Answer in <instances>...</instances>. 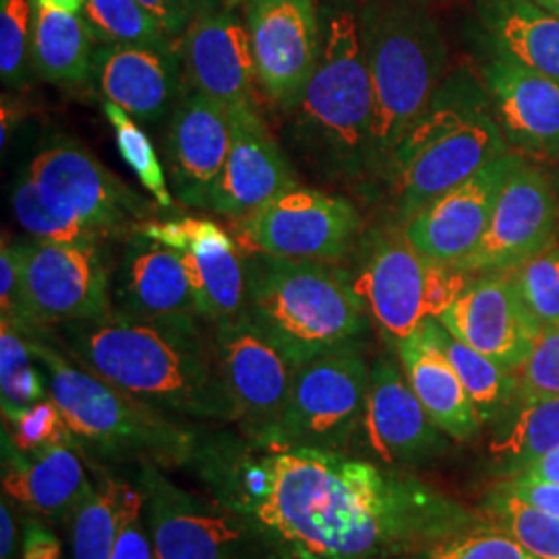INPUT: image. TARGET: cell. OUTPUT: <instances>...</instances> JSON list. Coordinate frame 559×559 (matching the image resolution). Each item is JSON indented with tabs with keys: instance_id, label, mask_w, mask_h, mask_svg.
Listing matches in <instances>:
<instances>
[{
	"instance_id": "cell-1",
	"label": "cell",
	"mask_w": 559,
	"mask_h": 559,
	"mask_svg": "<svg viewBox=\"0 0 559 559\" xmlns=\"http://www.w3.org/2000/svg\"><path fill=\"white\" fill-rule=\"evenodd\" d=\"M270 493L251 519L297 559H413L489 524L454 496L415 477L334 450H265Z\"/></svg>"
},
{
	"instance_id": "cell-2",
	"label": "cell",
	"mask_w": 559,
	"mask_h": 559,
	"mask_svg": "<svg viewBox=\"0 0 559 559\" xmlns=\"http://www.w3.org/2000/svg\"><path fill=\"white\" fill-rule=\"evenodd\" d=\"M48 332L81 367L175 419L237 423L214 328L200 316L140 320L110 311Z\"/></svg>"
},
{
	"instance_id": "cell-3",
	"label": "cell",
	"mask_w": 559,
	"mask_h": 559,
	"mask_svg": "<svg viewBox=\"0 0 559 559\" xmlns=\"http://www.w3.org/2000/svg\"><path fill=\"white\" fill-rule=\"evenodd\" d=\"M318 67L286 110V152L323 185L359 182L373 160V90L359 9L330 2L320 13Z\"/></svg>"
},
{
	"instance_id": "cell-4",
	"label": "cell",
	"mask_w": 559,
	"mask_h": 559,
	"mask_svg": "<svg viewBox=\"0 0 559 559\" xmlns=\"http://www.w3.org/2000/svg\"><path fill=\"white\" fill-rule=\"evenodd\" d=\"M27 342L83 459L102 466L154 464L162 471L191 466L203 425L175 419L102 380L71 359L48 330Z\"/></svg>"
},
{
	"instance_id": "cell-5",
	"label": "cell",
	"mask_w": 559,
	"mask_h": 559,
	"mask_svg": "<svg viewBox=\"0 0 559 559\" xmlns=\"http://www.w3.org/2000/svg\"><path fill=\"white\" fill-rule=\"evenodd\" d=\"M245 316L297 367L350 342H362L371 318L340 263L286 260L245 251Z\"/></svg>"
},
{
	"instance_id": "cell-6",
	"label": "cell",
	"mask_w": 559,
	"mask_h": 559,
	"mask_svg": "<svg viewBox=\"0 0 559 559\" xmlns=\"http://www.w3.org/2000/svg\"><path fill=\"white\" fill-rule=\"evenodd\" d=\"M359 23L373 90L371 175L383 177L440 90L448 48L425 0H362Z\"/></svg>"
},
{
	"instance_id": "cell-7",
	"label": "cell",
	"mask_w": 559,
	"mask_h": 559,
	"mask_svg": "<svg viewBox=\"0 0 559 559\" xmlns=\"http://www.w3.org/2000/svg\"><path fill=\"white\" fill-rule=\"evenodd\" d=\"M506 154L501 127L473 78L460 71L441 81L429 108L400 141L383 173L400 221L413 218L429 201Z\"/></svg>"
},
{
	"instance_id": "cell-8",
	"label": "cell",
	"mask_w": 559,
	"mask_h": 559,
	"mask_svg": "<svg viewBox=\"0 0 559 559\" xmlns=\"http://www.w3.org/2000/svg\"><path fill=\"white\" fill-rule=\"evenodd\" d=\"M138 485L158 559H297L258 520L180 487L154 464L140 466Z\"/></svg>"
},
{
	"instance_id": "cell-9",
	"label": "cell",
	"mask_w": 559,
	"mask_h": 559,
	"mask_svg": "<svg viewBox=\"0 0 559 559\" xmlns=\"http://www.w3.org/2000/svg\"><path fill=\"white\" fill-rule=\"evenodd\" d=\"M371 365L362 342H350L300 365L278 423L263 450L350 452L360 431Z\"/></svg>"
},
{
	"instance_id": "cell-10",
	"label": "cell",
	"mask_w": 559,
	"mask_h": 559,
	"mask_svg": "<svg viewBox=\"0 0 559 559\" xmlns=\"http://www.w3.org/2000/svg\"><path fill=\"white\" fill-rule=\"evenodd\" d=\"M353 280L369 318L396 350L423 321L440 318L473 278L456 265L425 258L402 228L369 239Z\"/></svg>"
},
{
	"instance_id": "cell-11",
	"label": "cell",
	"mask_w": 559,
	"mask_h": 559,
	"mask_svg": "<svg viewBox=\"0 0 559 559\" xmlns=\"http://www.w3.org/2000/svg\"><path fill=\"white\" fill-rule=\"evenodd\" d=\"M21 282L29 334L112 311V267L100 242L21 240Z\"/></svg>"
},
{
	"instance_id": "cell-12",
	"label": "cell",
	"mask_w": 559,
	"mask_h": 559,
	"mask_svg": "<svg viewBox=\"0 0 559 559\" xmlns=\"http://www.w3.org/2000/svg\"><path fill=\"white\" fill-rule=\"evenodd\" d=\"M27 175L55 210L124 239L156 214L158 203L133 191L80 143L57 140L34 156Z\"/></svg>"
},
{
	"instance_id": "cell-13",
	"label": "cell",
	"mask_w": 559,
	"mask_h": 559,
	"mask_svg": "<svg viewBox=\"0 0 559 559\" xmlns=\"http://www.w3.org/2000/svg\"><path fill=\"white\" fill-rule=\"evenodd\" d=\"M359 210L344 195L293 185L240 221L242 239L286 260L340 263L359 240Z\"/></svg>"
},
{
	"instance_id": "cell-14",
	"label": "cell",
	"mask_w": 559,
	"mask_h": 559,
	"mask_svg": "<svg viewBox=\"0 0 559 559\" xmlns=\"http://www.w3.org/2000/svg\"><path fill=\"white\" fill-rule=\"evenodd\" d=\"M450 441L408 385L399 357L373 360L359 436L348 454L413 473L443 459Z\"/></svg>"
},
{
	"instance_id": "cell-15",
	"label": "cell",
	"mask_w": 559,
	"mask_h": 559,
	"mask_svg": "<svg viewBox=\"0 0 559 559\" xmlns=\"http://www.w3.org/2000/svg\"><path fill=\"white\" fill-rule=\"evenodd\" d=\"M242 7L261 92L286 112L320 60L318 0H242Z\"/></svg>"
},
{
	"instance_id": "cell-16",
	"label": "cell",
	"mask_w": 559,
	"mask_h": 559,
	"mask_svg": "<svg viewBox=\"0 0 559 559\" xmlns=\"http://www.w3.org/2000/svg\"><path fill=\"white\" fill-rule=\"evenodd\" d=\"M214 328L224 381L237 408L240 436L260 443L278 423L297 365L245 313Z\"/></svg>"
},
{
	"instance_id": "cell-17",
	"label": "cell",
	"mask_w": 559,
	"mask_h": 559,
	"mask_svg": "<svg viewBox=\"0 0 559 559\" xmlns=\"http://www.w3.org/2000/svg\"><path fill=\"white\" fill-rule=\"evenodd\" d=\"M558 222L554 182L516 158L501 187L485 237L460 270L468 274L508 272L554 247Z\"/></svg>"
},
{
	"instance_id": "cell-18",
	"label": "cell",
	"mask_w": 559,
	"mask_h": 559,
	"mask_svg": "<svg viewBox=\"0 0 559 559\" xmlns=\"http://www.w3.org/2000/svg\"><path fill=\"white\" fill-rule=\"evenodd\" d=\"M138 230L182 255L201 320L216 325L245 313V255L221 224L207 218H177L145 222Z\"/></svg>"
},
{
	"instance_id": "cell-19",
	"label": "cell",
	"mask_w": 559,
	"mask_h": 559,
	"mask_svg": "<svg viewBox=\"0 0 559 559\" xmlns=\"http://www.w3.org/2000/svg\"><path fill=\"white\" fill-rule=\"evenodd\" d=\"M228 150V110L187 83L164 135V170L180 205L210 210Z\"/></svg>"
},
{
	"instance_id": "cell-20",
	"label": "cell",
	"mask_w": 559,
	"mask_h": 559,
	"mask_svg": "<svg viewBox=\"0 0 559 559\" xmlns=\"http://www.w3.org/2000/svg\"><path fill=\"white\" fill-rule=\"evenodd\" d=\"M226 110L230 120V150L207 212L240 222L299 180L286 150L274 140L255 100L240 102Z\"/></svg>"
},
{
	"instance_id": "cell-21",
	"label": "cell",
	"mask_w": 559,
	"mask_h": 559,
	"mask_svg": "<svg viewBox=\"0 0 559 559\" xmlns=\"http://www.w3.org/2000/svg\"><path fill=\"white\" fill-rule=\"evenodd\" d=\"M438 320L454 338L514 373L528 360L540 336L537 321L506 272L471 280Z\"/></svg>"
},
{
	"instance_id": "cell-22",
	"label": "cell",
	"mask_w": 559,
	"mask_h": 559,
	"mask_svg": "<svg viewBox=\"0 0 559 559\" xmlns=\"http://www.w3.org/2000/svg\"><path fill=\"white\" fill-rule=\"evenodd\" d=\"M514 156L506 154L475 177L429 201L404 222V235L429 260L460 267L485 237Z\"/></svg>"
},
{
	"instance_id": "cell-23",
	"label": "cell",
	"mask_w": 559,
	"mask_h": 559,
	"mask_svg": "<svg viewBox=\"0 0 559 559\" xmlns=\"http://www.w3.org/2000/svg\"><path fill=\"white\" fill-rule=\"evenodd\" d=\"M92 75L98 81L104 100L119 104L145 124L170 119L187 87L180 44L168 50L96 44Z\"/></svg>"
},
{
	"instance_id": "cell-24",
	"label": "cell",
	"mask_w": 559,
	"mask_h": 559,
	"mask_svg": "<svg viewBox=\"0 0 559 559\" xmlns=\"http://www.w3.org/2000/svg\"><path fill=\"white\" fill-rule=\"evenodd\" d=\"M179 44L185 78L193 90L224 108L253 102L258 71L247 23L235 7L195 17Z\"/></svg>"
},
{
	"instance_id": "cell-25",
	"label": "cell",
	"mask_w": 559,
	"mask_h": 559,
	"mask_svg": "<svg viewBox=\"0 0 559 559\" xmlns=\"http://www.w3.org/2000/svg\"><path fill=\"white\" fill-rule=\"evenodd\" d=\"M124 240L110 278L112 311L140 320L200 316L179 251L140 230H133Z\"/></svg>"
},
{
	"instance_id": "cell-26",
	"label": "cell",
	"mask_w": 559,
	"mask_h": 559,
	"mask_svg": "<svg viewBox=\"0 0 559 559\" xmlns=\"http://www.w3.org/2000/svg\"><path fill=\"white\" fill-rule=\"evenodd\" d=\"M94 489L83 454L75 443H62L38 456H23L2 436V496L25 516L69 522Z\"/></svg>"
},
{
	"instance_id": "cell-27",
	"label": "cell",
	"mask_w": 559,
	"mask_h": 559,
	"mask_svg": "<svg viewBox=\"0 0 559 559\" xmlns=\"http://www.w3.org/2000/svg\"><path fill=\"white\" fill-rule=\"evenodd\" d=\"M483 81L506 141L522 152L556 156L559 81L503 59L485 64Z\"/></svg>"
},
{
	"instance_id": "cell-28",
	"label": "cell",
	"mask_w": 559,
	"mask_h": 559,
	"mask_svg": "<svg viewBox=\"0 0 559 559\" xmlns=\"http://www.w3.org/2000/svg\"><path fill=\"white\" fill-rule=\"evenodd\" d=\"M429 320L423 321L408 338L399 342L400 367L423 408L441 431L454 441L473 440L479 436L483 420L433 336Z\"/></svg>"
},
{
	"instance_id": "cell-29",
	"label": "cell",
	"mask_w": 559,
	"mask_h": 559,
	"mask_svg": "<svg viewBox=\"0 0 559 559\" xmlns=\"http://www.w3.org/2000/svg\"><path fill=\"white\" fill-rule=\"evenodd\" d=\"M479 17L498 59L559 81V15L533 0H480Z\"/></svg>"
},
{
	"instance_id": "cell-30",
	"label": "cell",
	"mask_w": 559,
	"mask_h": 559,
	"mask_svg": "<svg viewBox=\"0 0 559 559\" xmlns=\"http://www.w3.org/2000/svg\"><path fill=\"white\" fill-rule=\"evenodd\" d=\"M34 2L32 60L36 71L57 85H81L92 78L96 38L83 17L69 9Z\"/></svg>"
},
{
	"instance_id": "cell-31",
	"label": "cell",
	"mask_w": 559,
	"mask_h": 559,
	"mask_svg": "<svg viewBox=\"0 0 559 559\" xmlns=\"http://www.w3.org/2000/svg\"><path fill=\"white\" fill-rule=\"evenodd\" d=\"M429 321L433 336L448 360L452 362L454 371L459 373L460 381L466 394L473 400L483 425L503 419L512 402L520 399L519 376L501 367L500 362L485 357L473 346L464 344L462 340L454 338L438 318H431Z\"/></svg>"
},
{
	"instance_id": "cell-32",
	"label": "cell",
	"mask_w": 559,
	"mask_h": 559,
	"mask_svg": "<svg viewBox=\"0 0 559 559\" xmlns=\"http://www.w3.org/2000/svg\"><path fill=\"white\" fill-rule=\"evenodd\" d=\"M94 471L92 493L69 520L71 559H110L119 537L131 480L119 479L102 464H94Z\"/></svg>"
},
{
	"instance_id": "cell-33",
	"label": "cell",
	"mask_w": 559,
	"mask_h": 559,
	"mask_svg": "<svg viewBox=\"0 0 559 559\" xmlns=\"http://www.w3.org/2000/svg\"><path fill=\"white\" fill-rule=\"evenodd\" d=\"M559 445V396L520 400L519 413L491 440L489 454L512 477L533 460Z\"/></svg>"
},
{
	"instance_id": "cell-34",
	"label": "cell",
	"mask_w": 559,
	"mask_h": 559,
	"mask_svg": "<svg viewBox=\"0 0 559 559\" xmlns=\"http://www.w3.org/2000/svg\"><path fill=\"white\" fill-rule=\"evenodd\" d=\"M83 17L87 21L96 44L177 48L175 40L138 0H85Z\"/></svg>"
},
{
	"instance_id": "cell-35",
	"label": "cell",
	"mask_w": 559,
	"mask_h": 559,
	"mask_svg": "<svg viewBox=\"0 0 559 559\" xmlns=\"http://www.w3.org/2000/svg\"><path fill=\"white\" fill-rule=\"evenodd\" d=\"M483 519L506 531L539 559H559V519L491 485L480 501Z\"/></svg>"
},
{
	"instance_id": "cell-36",
	"label": "cell",
	"mask_w": 559,
	"mask_h": 559,
	"mask_svg": "<svg viewBox=\"0 0 559 559\" xmlns=\"http://www.w3.org/2000/svg\"><path fill=\"white\" fill-rule=\"evenodd\" d=\"M0 392L2 413H13L48 399V380L32 355L27 336L13 323L0 320Z\"/></svg>"
},
{
	"instance_id": "cell-37",
	"label": "cell",
	"mask_w": 559,
	"mask_h": 559,
	"mask_svg": "<svg viewBox=\"0 0 559 559\" xmlns=\"http://www.w3.org/2000/svg\"><path fill=\"white\" fill-rule=\"evenodd\" d=\"M102 112L115 131V140L122 160L133 170L141 187L158 203L160 210H173L175 198L166 179L164 162L160 160L147 133L141 129L140 122L115 102H102Z\"/></svg>"
},
{
	"instance_id": "cell-38",
	"label": "cell",
	"mask_w": 559,
	"mask_h": 559,
	"mask_svg": "<svg viewBox=\"0 0 559 559\" xmlns=\"http://www.w3.org/2000/svg\"><path fill=\"white\" fill-rule=\"evenodd\" d=\"M11 201L15 218L20 222L21 228L29 233L32 239L48 242H108V239L90 224L55 210L44 200L38 185L27 173H23L15 182Z\"/></svg>"
},
{
	"instance_id": "cell-39",
	"label": "cell",
	"mask_w": 559,
	"mask_h": 559,
	"mask_svg": "<svg viewBox=\"0 0 559 559\" xmlns=\"http://www.w3.org/2000/svg\"><path fill=\"white\" fill-rule=\"evenodd\" d=\"M506 274L540 332L559 330V247L545 249Z\"/></svg>"
},
{
	"instance_id": "cell-40",
	"label": "cell",
	"mask_w": 559,
	"mask_h": 559,
	"mask_svg": "<svg viewBox=\"0 0 559 559\" xmlns=\"http://www.w3.org/2000/svg\"><path fill=\"white\" fill-rule=\"evenodd\" d=\"M2 436L27 459L62 443H75L59 404L50 396L34 406L2 413Z\"/></svg>"
},
{
	"instance_id": "cell-41",
	"label": "cell",
	"mask_w": 559,
	"mask_h": 559,
	"mask_svg": "<svg viewBox=\"0 0 559 559\" xmlns=\"http://www.w3.org/2000/svg\"><path fill=\"white\" fill-rule=\"evenodd\" d=\"M34 34L32 0H0V80L4 87L25 83Z\"/></svg>"
},
{
	"instance_id": "cell-42",
	"label": "cell",
	"mask_w": 559,
	"mask_h": 559,
	"mask_svg": "<svg viewBox=\"0 0 559 559\" xmlns=\"http://www.w3.org/2000/svg\"><path fill=\"white\" fill-rule=\"evenodd\" d=\"M413 559H539L506 531L491 524L440 540Z\"/></svg>"
},
{
	"instance_id": "cell-43",
	"label": "cell",
	"mask_w": 559,
	"mask_h": 559,
	"mask_svg": "<svg viewBox=\"0 0 559 559\" xmlns=\"http://www.w3.org/2000/svg\"><path fill=\"white\" fill-rule=\"evenodd\" d=\"M520 400L559 396V330L540 332L519 373Z\"/></svg>"
},
{
	"instance_id": "cell-44",
	"label": "cell",
	"mask_w": 559,
	"mask_h": 559,
	"mask_svg": "<svg viewBox=\"0 0 559 559\" xmlns=\"http://www.w3.org/2000/svg\"><path fill=\"white\" fill-rule=\"evenodd\" d=\"M110 559H156L154 540L145 519V500L138 483H131L127 491L119 537Z\"/></svg>"
},
{
	"instance_id": "cell-45",
	"label": "cell",
	"mask_w": 559,
	"mask_h": 559,
	"mask_svg": "<svg viewBox=\"0 0 559 559\" xmlns=\"http://www.w3.org/2000/svg\"><path fill=\"white\" fill-rule=\"evenodd\" d=\"M0 320L13 323L25 336L29 334V321L23 302L20 247L2 235L0 242Z\"/></svg>"
},
{
	"instance_id": "cell-46",
	"label": "cell",
	"mask_w": 559,
	"mask_h": 559,
	"mask_svg": "<svg viewBox=\"0 0 559 559\" xmlns=\"http://www.w3.org/2000/svg\"><path fill=\"white\" fill-rule=\"evenodd\" d=\"M500 489L508 491L510 496L537 508L540 512H547L559 519V485L547 480L522 479V477H508L496 483Z\"/></svg>"
},
{
	"instance_id": "cell-47",
	"label": "cell",
	"mask_w": 559,
	"mask_h": 559,
	"mask_svg": "<svg viewBox=\"0 0 559 559\" xmlns=\"http://www.w3.org/2000/svg\"><path fill=\"white\" fill-rule=\"evenodd\" d=\"M21 559H62V543L46 520H23Z\"/></svg>"
},
{
	"instance_id": "cell-48",
	"label": "cell",
	"mask_w": 559,
	"mask_h": 559,
	"mask_svg": "<svg viewBox=\"0 0 559 559\" xmlns=\"http://www.w3.org/2000/svg\"><path fill=\"white\" fill-rule=\"evenodd\" d=\"M143 4L156 20L160 21L164 29L175 38L180 40L189 25L193 23L191 11L180 2V0H138Z\"/></svg>"
},
{
	"instance_id": "cell-49",
	"label": "cell",
	"mask_w": 559,
	"mask_h": 559,
	"mask_svg": "<svg viewBox=\"0 0 559 559\" xmlns=\"http://www.w3.org/2000/svg\"><path fill=\"white\" fill-rule=\"evenodd\" d=\"M15 506L2 496L0 501V559H21V539Z\"/></svg>"
},
{
	"instance_id": "cell-50",
	"label": "cell",
	"mask_w": 559,
	"mask_h": 559,
	"mask_svg": "<svg viewBox=\"0 0 559 559\" xmlns=\"http://www.w3.org/2000/svg\"><path fill=\"white\" fill-rule=\"evenodd\" d=\"M512 477H522V479L547 480V483H558L559 485V445L549 450L531 464H526L522 471Z\"/></svg>"
},
{
	"instance_id": "cell-51",
	"label": "cell",
	"mask_w": 559,
	"mask_h": 559,
	"mask_svg": "<svg viewBox=\"0 0 559 559\" xmlns=\"http://www.w3.org/2000/svg\"><path fill=\"white\" fill-rule=\"evenodd\" d=\"M17 104L11 100L7 94L2 96V110H0V145L4 147L7 145V141H9V135H11V131L17 127Z\"/></svg>"
},
{
	"instance_id": "cell-52",
	"label": "cell",
	"mask_w": 559,
	"mask_h": 559,
	"mask_svg": "<svg viewBox=\"0 0 559 559\" xmlns=\"http://www.w3.org/2000/svg\"><path fill=\"white\" fill-rule=\"evenodd\" d=\"M193 17H200V15H207V13H218L222 9H228V7H239L237 0H180Z\"/></svg>"
},
{
	"instance_id": "cell-53",
	"label": "cell",
	"mask_w": 559,
	"mask_h": 559,
	"mask_svg": "<svg viewBox=\"0 0 559 559\" xmlns=\"http://www.w3.org/2000/svg\"><path fill=\"white\" fill-rule=\"evenodd\" d=\"M36 2L69 9V11H75V13H83V7H85V0H36Z\"/></svg>"
},
{
	"instance_id": "cell-54",
	"label": "cell",
	"mask_w": 559,
	"mask_h": 559,
	"mask_svg": "<svg viewBox=\"0 0 559 559\" xmlns=\"http://www.w3.org/2000/svg\"><path fill=\"white\" fill-rule=\"evenodd\" d=\"M533 2H537L543 9H547V11L558 13L559 15V0H533Z\"/></svg>"
},
{
	"instance_id": "cell-55",
	"label": "cell",
	"mask_w": 559,
	"mask_h": 559,
	"mask_svg": "<svg viewBox=\"0 0 559 559\" xmlns=\"http://www.w3.org/2000/svg\"><path fill=\"white\" fill-rule=\"evenodd\" d=\"M558 156V168H556V180H554V189H556V195L559 198V152L556 154Z\"/></svg>"
},
{
	"instance_id": "cell-56",
	"label": "cell",
	"mask_w": 559,
	"mask_h": 559,
	"mask_svg": "<svg viewBox=\"0 0 559 559\" xmlns=\"http://www.w3.org/2000/svg\"><path fill=\"white\" fill-rule=\"evenodd\" d=\"M436 2H454V0H436Z\"/></svg>"
},
{
	"instance_id": "cell-57",
	"label": "cell",
	"mask_w": 559,
	"mask_h": 559,
	"mask_svg": "<svg viewBox=\"0 0 559 559\" xmlns=\"http://www.w3.org/2000/svg\"><path fill=\"white\" fill-rule=\"evenodd\" d=\"M237 2H239V4H240V2H242V0H237Z\"/></svg>"
},
{
	"instance_id": "cell-58",
	"label": "cell",
	"mask_w": 559,
	"mask_h": 559,
	"mask_svg": "<svg viewBox=\"0 0 559 559\" xmlns=\"http://www.w3.org/2000/svg\"><path fill=\"white\" fill-rule=\"evenodd\" d=\"M156 559H158V558H156Z\"/></svg>"
}]
</instances>
